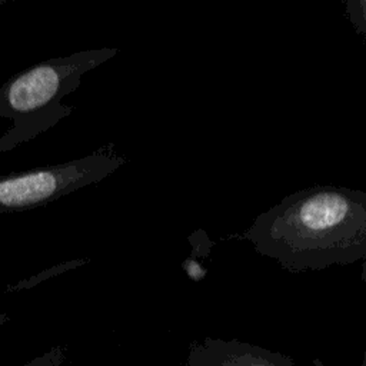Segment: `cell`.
<instances>
[{
    "label": "cell",
    "mask_w": 366,
    "mask_h": 366,
    "mask_svg": "<svg viewBox=\"0 0 366 366\" xmlns=\"http://www.w3.org/2000/svg\"><path fill=\"white\" fill-rule=\"evenodd\" d=\"M257 253L289 272L366 259V192L317 184L285 196L244 232Z\"/></svg>",
    "instance_id": "cell-1"
},
{
    "label": "cell",
    "mask_w": 366,
    "mask_h": 366,
    "mask_svg": "<svg viewBox=\"0 0 366 366\" xmlns=\"http://www.w3.org/2000/svg\"><path fill=\"white\" fill-rule=\"evenodd\" d=\"M186 366H295L283 353L239 339L204 337L189 349Z\"/></svg>",
    "instance_id": "cell-4"
},
{
    "label": "cell",
    "mask_w": 366,
    "mask_h": 366,
    "mask_svg": "<svg viewBox=\"0 0 366 366\" xmlns=\"http://www.w3.org/2000/svg\"><path fill=\"white\" fill-rule=\"evenodd\" d=\"M119 53L116 47L76 51L63 57L39 61L0 86V117L11 127L0 136V153L36 139L71 114L73 107L61 103L74 92L81 77Z\"/></svg>",
    "instance_id": "cell-2"
},
{
    "label": "cell",
    "mask_w": 366,
    "mask_h": 366,
    "mask_svg": "<svg viewBox=\"0 0 366 366\" xmlns=\"http://www.w3.org/2000/svg\"><path fill=\"white\" fill-rule=\"evenodd\" d=\"M345 6L349 21L366 39V0H347Z\"/></svg>",
    "instance_id": "cell-5"
},
{
    "label": "cell",
    "mask_w": 366,
    "mask_h": 366,
    "mask_svg": "<svg viewBox=\"0 0 366 366\" xmlns=\"http://www.w3.org/2000/svg\"><path fill=\"white\" fill-rule=\"evenodd\" d=\"M4 1H6V0H0V3H4Z\"/></svg>",
    "instance_id": "cell-9"
},
{
    "label": "cell",
    "mask_w": 366,
    "mask_h": 366,
    "mask_svg": "<svg viewBox=\"0 0 366 366\" xmlns=\"http://www.w3.org/2000/svg\"><path fill=\"white\" fill-rule=\"evenodd\" d=\"M9 320V316H7V313H3V312H0V327L6 323Z\"/></svg>",
    "instance_id": "cell-8"
},
{
    "label": "cell",
    "mask_w": 366,
    "mask_h": 366,
    "mask_svg": "<svg viewBox=\"0 0 366 366\" xmlns=\"http://www.w3.org/2000/svg\"><path fill=\"white\" fill-rule=\"evenodd\" d=\"M126 162L114 144L107 143L79 159L0 174V213L44 207L77 189L102 182Z\"/></svg>",
    "instance_id": "cell-3"
},
{
    "label": "cell",
    "mask_w": 366,
    "mask_h": 366,
    "mask_svg": "<svg viewBox=\"0 0 366 366\" xmlns=\"http://www.w3.org/2000/svg\"><path fill=\"white\" fill-rule=\"evenodd\" d=\"M363 276H365V282H366V259L363 260ZM362 366H366V345H365V352H363V360H362Z\"/></svg>",
    "instance_id": "cell-7"
},
{
    "label": "cell",
    "mask_w": 366,
    "mask_h": 366,
    "mask_svg": "<svg viewBox=\"0 0 366 366\" xmlns=\"http://www.w3.org/2000/svg\"><path fill=\"white\" fill-rule=\"evenodd\" d=\"M63 365H64V352L61 347L57 346L23 363L21 366H63Z\"/></svg>",
    "instance_id": "cell-6"
}]
</instances>
